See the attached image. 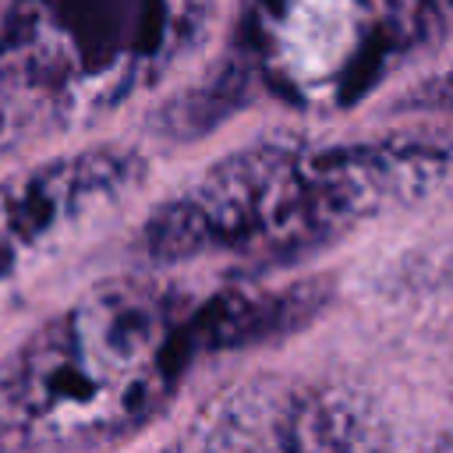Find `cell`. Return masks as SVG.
Wrapping results in <instances>:
<instances>
[{"mask_svg": "<svg viewBox=\"0 0 453 453\" xmlns=\"http://www.w3.org/2000/svg\"><path fill=\"white\" fill-rule=\"evenodd\" d=\"M156 453H389V428L343 382L262 375L209 400Z\"/></svg>", "mask_w": 453, "mask_h": 453, "instance_id": "3", "label": "cell"}, {"mask_svg": "<svg viewBox=\"0 0 453 453\" xmlns=\"http://www.w3.org/2000/svg\"><path fill=\"white\" fill-rule=\"evenodd\" d=\"M145 180L134 149L92 145L0 177V287Z\"/></svg>", "mask_w": 453, "mask_h": 453, "instance_id": "4", "label": "cell"}, {"mask_svg": "<svg viewBox=\"0 0 453 453\" xmlns=\"http://www.w3.org/2000/svg\"><path fill=\"white\" fill-rule=\"evenodd\" d=\"M322 280L223 283L113 276L46 315L0 357V453H88L156 421L191 372L308 326Z\"/></svg>", "mask_w": 453, "mask_h": 453, "instance_id": "1", "label": "cell"}, {"mask_svg": "<svg viewBox=\"0 0 453 453\" xmlns=\"http://www.w3.org/2000/svg\"><path fill=\"white\" fill-rule=\"evenodd\" d=\"M7 127H11V124H7V110L0 106V149L7 145Z\"/></svg>", "mask_w": 453, "mask_h": 453, "instance_id": "5", "label": "cell"}, {"mask_svg": "<svg viewBox=\"0 0 453 453\" xmlns=\"http://www.w3.org/2000/svg\"><path fill=\"white\" fill-rule=\"evenodd\" d=\"M453 195V145H273L219 159L145 212L134 251L156 265H283L361 223Z\"/></svg>", "mask_w": 453, "mask_h": 453, "instance_id": "2", "label": "cell"}]
</instances>
